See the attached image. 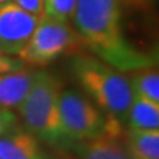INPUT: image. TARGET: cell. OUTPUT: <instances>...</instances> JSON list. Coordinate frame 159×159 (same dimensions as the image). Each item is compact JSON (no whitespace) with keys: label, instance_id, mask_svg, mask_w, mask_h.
<instances>
[{"label":"cell","instance_id":"6da1fadb","mask_svg":"<svg viewBox=\"0 0 159 159\" xmlns=\"http://www.w3.org/2000/svg\"><path fill=\"white\" fill-rule=\"evenodd\" d=\"M154 0H77L74 29L94 56L122 73L155 65L157 57L134 39Z\"/></svg>","mask_w":159,"mask_h":159},{"label":"cell","instance_id":"7a4b0ae2","mask_svg":"<svg viewBox=\"0 0 159 159\" xmlns=\"http://www.w3.org/2000/svg\"><path fill=\"white\" fill-rule=\"evenodd\" d=\"M70 70L84 93L110 119L126 122L134 94L125 73L92 54L78 53L70 58Z\"/></svg>","mask_w":159,"mask_h":159},{"label":"cell","instance_id":"3957f363","mask_svg":"<svg viewBox=\"0 0 159 159\" xmlns=\"http://www.w3.org/2000/svg\"><path fill=\"white\" fill-rule=\"evenodd\" d=\"M62 84L53 73L37 70L31 90L20 103L19 113L24 129L40 142L57 148H72L64 135L60 116V94Z\"/></svg>","mask_w":159,"mask_h":159},{"label":"cell","instance_id":"277c9868","mask_svg":"<svg viewBox=\"0 0 159 159\" xmlns=\"http://www.w3.org/2000/svg\"><path fill=\"white\" fill-rule=\"evenodd\" d=\"M84 47V40L69 21L44 16L17 56L24 65L45 66L64 54L81 53Z\"/></svg>","mask_w":159,"mask_h":159},{"label":"cell","instance_id":"5b68a950","mask_svg":"<svg viewBox=\"0 0 159 159\" xmlns=\"http://www.w3.org/2000/svg\"><path fill=\"white\" fill-rule=\"evenodd\" d=\"M60 116L64 135L74 145L106 133L109 119L85 93L66 89L60 94Z\"/></svg>","mask_w":159,"mask_h":159},{"label":"cell","instance_id":"8992f818","mask_svg":"<svg viewBox=\"0 0 159 159\" xmlns=\"http://www.w3.org/2000/svg\"><path fill=\"white\" fill-rule=\"evenodd\" d=\"M39 20L13 2L0 3V51L12 57L17 56L31 39Z\"/></svg>","mask_w":159,"mask_h":159},{"label":"cell","instance_id":"52a82bcc","mask_svg":"<svg viewBox=\"0 0 159 159\" xmlns=\"http://www.w3.org/2000/svg\"><path fill=\"white\" fill-rule=\"evenodd\" d=\"M41 142L25 129L12 127L0 137V159H37Z\"/></svg>","mask_w":159,"mask_h":159},{"label":"cell","instance_id":"ba28073f","mask_svg":"<svg viewBox=\"0 0 159 159\" xmlns=\"http://www.w3.org/2000/svg\"><path fill=\"white\" fill-rule=\"evenodd\" d=\"M37 70L23 68L20 70L0 73V107L17 109L27 97Z\"/></svg>","mask_w":159,"mask_h":159},{"label":"cell","instance_id":"9c48e42d","mask_svg":"<svg viewBox=\"0 0 159 159\" xmlns=\"http://www.w3.org/2000/svg\"><path fill=\"white\" fill-rule=\"evenodd\" d=\"M77 159H130L121 137L105 133L103 135L72 146Z\"/></svg>","mask_w":159,"mask_h":159},{"label":"cell","instance_id":"30bf717a","mask_svg":"<svg viewBox=\"0 0 159 159\" xmlns=\"http://www.w3.org/2000/svg\"><path fill=\"white\" fill-rule=\"evenodd\" d=\"M125 147L130 159H159V130L127 129Z\"/></svg>","mask_w":159,"mask_h":159},{"label":"cell","instance_id":"8fae6325","mask_svg":"<svg viewBox=\"0 0 159 159\" xmlns=\"http://www.w3.org/2000/svg\"><path fill=\"white\" fill-rule=\"evenodd\" d=\"M125 123L134 130H159V103L134 97Z\"/></svg>","mask_w":159,"mask_h":159},{"label":"cell","instance_id":"7c38bea8","mask_svg":"<svg viewBox=\"0 0 159 159\" xmlns=\"http://www.w3.org/2000/svg\"><path fill=\"white\" fill-rule=\"evenodd\" d=\"M126 77L134 97L159 103V74L154 66L129 72Z\"/></svg>","mask_w":159,"mask_h":159},{"label":"cell","instance_id":"4fadbf2b","mask_svg":"<svg viewBox=\"0 0 159 159\" xmlns=\"http://www.w3.org/2000/svg\"><path fill=\"white\" fill-rule=\"evenodd\" d=\"M77 0H45L44 16L69 21L73 17Z\"/></svg>","mask_w":159,"mask_h":159},{"label":"cell","instance_id":"5bb4252c","mask_svg":"<svg viewBox=\"0 0 159 159\" xmlns=\"http://www.w3.org/2000/svg\"><path fill=\"white\" fill-rule=\"evenodd\" d=\"M15 4L39 19L44 17V0H15Z\"/></svg>","mask_w":159,"mask_h":159},{"label":"cell","instance_id":"9a60e30c","mask_svg":"<svg viewBox=\"0 0 159 159\" xmlns=\"http://www.w3.org/2000/svg\"><path fill=\"white\" fill-rule=\"evenodd\" d=\"M23 68H25V65L19 58L8 56V54L0 51V73L15 72V70H20Z\"/></svg>","mask_w":159,"mask_h":159},{"label":"cell","instance_id":"2e32d148","mask_svg":"<svg viewBox=\"0 0 159 159\" xmlns=\"http://www.w3.org/2000/svg\"><path fill=\"white\" fill-rule=\"evenodd\" d=\"M16 121L17 118L15 116V113L0 107V137L4 133H7L8 130H11L12 127L16 126Z\"/></svg>","mask_w":159,"mask_h":159},{"label":"cell","instance_id":"e0dca14e","mask_svg":"<svg viewBox=\"0 0 159 159\" xmlns=\"http://www.w3.org/2000/svg\"><path fill=\"white\" fill-rule=\"evenodd\" d=\"M37 159H57L56 157H53V155H51V154H47L45 151H43V154L40 155Z\"/></svg>","mask_w":159,"mask_h":159},{"label":"cell","instance_id":"ac0fdd59","mask_svg":"<svg viewBox=\"0 0 159 159\" xmlns=\"http://www.w3.org/2000/svg\"><path fill=\"white\" fill-rule=\"evenodd\" d=\"M7 2H11V0H0V3H7Z\"/></svg>","mask_w":159,"mask_h":159},{"label":"cell","instance_id":"d6986e66","mask_svg":"<svg viewBox=\"0 0 159 159\" xmlns=\"http://www.w3.org/2000/svg\"><path fill=\"white\" fill-rule=\"evenodd\" d=\"M44 2H45V0H44Z\"/></svg>","mask_w":159,"mask_h":159}]
</instances>
